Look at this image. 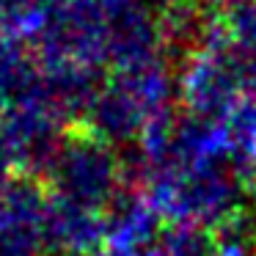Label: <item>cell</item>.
Returning a JSON list of instances; mask_svg holds the SVG:
<instances>
[{
    "label": "cell",
    "instance_id": "cell-1",
    "mask_svg": "<svg viewBox=\"0 0 256 256\" xmlns=\"http://www.w3.org/2000/svg\"><path fill=\"white\" fill-rule=\"evenodd\" d=\"M42 179L56 198L100 215L110 212L130 190L127 162L118 160L116 146L105 144L80 124L64 132Z\"/></svg>",
    "mask_w": 256,
    "mask_h": 256
},
{
    "label": "cell",
    "instance_id": "cell-2",
    "mask_svg": "<svg viewBox=\"0 0 256 256\" xmlns=\"http://www.w3.org/2000/svg\"><path fill=\"white\" fill-rule=\"evenodd\" d=\"M160 250L166 256H215L218 234L198 223H171L162 232Z\"/></svg>",
    "mask_w": 256,
    "mask_h": 256
},
{
    "label": "cell",
    "instance_id": "cell-3",
    "mask_svg": "<svg viewBox=\"0 0 256 256\" xmlns=\"http://www.w3.org/2000/svg\"><path fill=\"white\" fill-rule=\"evenodd\" d=\"M42 20V0H0V39L34 36Z\"/></svg>",
    "mask_w": 256,
    "mask_h": 256
},
{
    "label": "cell",
    "instance_id": "cell-4",
    "mask_svg": "<svg viewBox=\"0 0 256 256\" xmlns=\"http://www.w3.org/2000/svg\"><path fill=\"white\" fill-rule=\"evenodd\" d=\"M188 3H193V6H198V8H204V12L215 14V12H220V8H226L228 3H234V0H188Z\"/></svg>",
    "mask_w": 256,
    "mask_h": 256
},
{
    "label": "cell",
    "instance_id": "cell-5",
    "mask_svg": "<svg viewBox=\"0 0 256 256\" xmlns=\"http://www.w3.org/2000/svg\"><path fill=\"white\" fill-rule=\"evenodd\" d=\"M254 201H256V193H254Z\"/></svg>",
    "mask_w": 256,
    "mask_h": 256
}]
</instances>
